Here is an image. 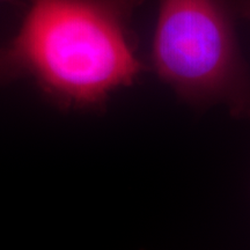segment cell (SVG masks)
Masks as SVG:
<instances>
[{
  "label": "cell",
  "instance_id": "obj_5",
  "mask_svg": "<svg viewBox=\"0 0 250 250\" xmlns=\"http://www.w3.org/2000/svg\"><path fill=\"white\" fill-rule=\"evenodd\" d=\"M0 2H5V4L11 5H22V0H0Z\"/></svg>",
  "mask_w": 250,
  "mask_h": 250
},
{
  "label": "cell",
  "instance_id": "obj_1",
  "mask_svg": "<svg viewBox=\"0 0 250 250\" xmlns=\"http://www.w3.org/2000/svg\"><path fill=\"white\" fill-rule=\"evenodd\" d=\"M145 0H30L8 46L22 77L64 110L96 111L145 72L132 28Z\"/></svg>",
  "mask_w": 250,
  "mask_h": 250
},
{
  "label": "cell",
  "instance_id": "obj_3",
  "mask_svg": "<svg viewBox=\"0 0 250 250\" xmlns=\"http://www.w3.org/2000/svg\"><path fill=\"white\" fill-rule=\"evenodd\" d=\"M20 78H22V74L15 62L11 48L8 45L0 48V83H9Z\"/></svg>",
  "mask_w": 250,
  "mask_h": 250
},
{
  "label": "cell",
  "instance_id": "obj_4",
  "mask_svg": "<svg viewBox=\"0 0 250 250\" xmlns=\"http://www.w3.org/2000/svg\"><path fill=\"white\" fill-rule=\"evenodd\" d=\"M235 5L237 15L250 21V0H235Z\"/></svg>",
  "mask_w": 250,
  "mask_h": 250
},
{
  "label": "cell",
  "instance_id": "obj_2",
  "mask_svg": "<svg viewBox=\"0 0 250 250\" xmlns=\"http://www.w3.org/2000/svg\"><path fill=\"white\" fill-rule=\"evenodd\" d=\"M235 0H160L151 67L197 108L250 121V71L236 36Z\"/></svg>",
  "mask_w": 250,
  "mask_h": 250
}]
</instances>
